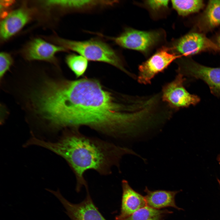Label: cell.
<instances>
[{
  "instance_id": "6da1fadb",
  "label": "cell",
  "mask_w": 220,
  "mask_h": 220,
  "mask_svg": "<svg viewBox=\"0 0 220 220\" xmlns=\"http://www.w3.org/2000/svg\"><path fill=\"white\" fill-rule=\"evenodd\" d=\"M42 103L45 118L57 128L86 126L114 137H127L137 118L132 96L86 77L50 81Z\"/></svg>"
},
{
  "instance_id": "7a4b0ae2",
  "label": "cell",
  "mask_w": 220,
  "mask_h": 220,
  "mask_svg": "<svg viewBox=\"0 0 220 220\" xmlns=\"http://www.w3.org/2000/svg\"><path fill=\"white\" fill-rule=\"evenodd\" d=\"M32 145L46 148L61 156L67 162L76 177V190L88 188L84 174L92 169L101 175L110 174L112 167L119 169L122 157L127 154L141 156L132 149L112 142L82 134L78 128L67 129L57 141H46L34 137Z\"/></svg>"
},
{
  "instance_id": "3957f363",
  "label": "cell",
  "mask_w": 220,
  "mask_h": 220,
  "mask_svg": "<svg viewBox=\"0 0 220 220\" xmlns=\"http://www.w3.org/2000/svg\"><path fill=\"white\" fill-rule=\"evenodd\" d=\"M57 42L66 50L74 51L88 60L110 64L135 78L136 76L126 69L123 62L117 52L102 41L92 39L79 41L59 38Z\"/></svg>"
},
{
  "instance_id": "277c9868",
  "label": "cell",
  "mask_w": 220,
  "mask_h": 220,
  "mask_svg": "<svg viewBox=\"0 0 220 220\" xmlns=\"http://www.w3.org/2000/svg\"><path fill=\"white\" fill-rule=\"evenodd\" d=\"M122 48L135 50L147 55L154 48L165 39V34L161 29L148 31H141L127 28L116 37H105Z\"/></svg>"
},
{
  "instance_id": "5b68a950",
  "label": "cell",
  "mask_w": 220,
  "mask_h": 220,
  "mask_svg": "<svg viewBox=\"0 0 220 220\" xmlns=\"http://www.w3.org/2000/svg\"><path fill=\"white\" fill-rule=\"evenodd\" d=\"M177 72L185 77L200 79L208 86L211 93L220 97V68L201 64L189 58H179L176 61Z\"/></svg>"
},
{
  "instance_id": "8992f818",
  "label": "cell",
  "mask_w": 220,
  "mask_h": 220,
  "mask_svg": "<svg viewBox=\"0 0 220 220\" xmlns=\"http://www.w3.org/2000/svg\"><path fill=\"white\" fill-rule=\"evenodd\" d=\"M185 79L178 73L175 79L162 86L161 94L162 101L174 111L195 105L200 101L197 95L189 93L184 85Z\"/></svg>"
},
{
  "instance_id": "52a82bcc",
  "label": "cell",
  "mask_w": 220,
  "mask_h": 220,
  "mask_svg": "<svg viewBox=\"0 0 220 220\" xmlns=\"http://www.w3.org/2000/svg\"><path fill=\"white\" fill-rule=\"evenodd\" d=\"M181 56L172 52L169 47H162L139 65L138 81L144 85L151 84L156 75L163 72L173 61Z\"/></svg>"
},
{
  "instance_id": "ba28073f",
  "label": "cell",
  "mask_w": 220,
  "mask_h": 220,
  "mask_svg": "<svg viewBox=\"0 0 220 220\" xmlns=\"http://www.w3.org/2000/svg\"><path fill=\"white\" fill-rule=\"evenodd\" d=\"M170 50L181 56H187L206 50L220 51V48L203 34L191 32L174 40Z\"/></svg>"
},
{
  "instance_id": "9c48e42d",
  "label": "cell",
  "mask_w": 220,
  "mask_h": 220,
  "mask_svg": "<svg viewBox=\"0 0 220 220\" xmlns=\"http://www.w3.org/2000/svg\"><path fill=\"white\" fill-rule=\"evenodd\" d=\"M49 191L59 200L66 210V213L72 220H106L94 204L89 190H86L85 199L78 204L72 203L65 198L58 190Z\"/></svg>"
},
{
  "instance_id": "30bf717a",
  "label": "cell",
  "mask_w": 220,
  "mask_h": 220,
  "mask_svg": "<svg viewBox=\"0 0 220 220\" xmlns=\"http://www.w3.org/2000/svg\"><path fill=\"white\" fill-rule=\"evenodd\" d=\"M122 195L121 210L115 220H123L139 209L147 206L145 196L134 190L127 181L122 182Z\"/></svg>"
},
{
  "instance_id": "8fae6325",
  "label": "cell",
  "mask_w": 220,
  "mask_h": 220,
  "mask_svg": "<svg viewBox=\"0 0 220 220\" xmlns=\"http://www.w3.org/2000/svg\"><path fill=\"white\" fill-rule=\"evenodd\" d=\"M62 46L52 44L39 38L33 40L28 45L25 51L27 58L29 60H40L52 61L57 53L65 51Z\"/></svg>"
},
{
  "instance_id": "7c38bea8",
  "label": "cell",
  "mask_w": 220,
  "mask_h": 220,
  "mask_svg": "<svg viewBox=\"0 0 220 220\" xmlns=\"http://www.w3.org/2000/svg\"><path fill=\"white\" fill-rule=\"evenodd\" d=\"M30 18L29 12L24 9L11 12L1 23V37L6 39L15 34L24 26Z\"/></svg>"
},
{
  "instance_id": "4fadbf2b",
  "label": "cell",
  "mask_w": 220,
  "mask_h": 220,
  "mask_svg": "<svg viewBox=\"0 0 220 220\" xmlns=\"http://www.w3.org/2000/svg\"><path fill=\"white\" fill-rule=\"evenodd\" d=\"M196 25L199 31L205 32L220 25V0L209 1Z\"/></svg>"
},
{
  "instance_id": "5bb4252c",
  "label": "cell",
  "mask_w": 220,
  "mask_h": 220,
  "mask_svg": "<svg viewBox=\"0 0 220 220\" xmlns=\"http://www.w3.org/2000/svg\"><path fill=\"white\" fill-rule=\"evenodd\" d=\"M144 192L147 206L159 209L166 207H172L178 210L182 209L177 207L175 201V197L179 191L162 190L152 191L146 187Z\"/></svg>"
},
{
  "instance_id": "9a60e30c",
  "label": "cell",
  "mask_w": 220,
  "mask_h": 220,
  "mask_svg": "<svg viewBox=\"0 0 220 220\" xmlns=\"http://www.w3.org/2000/svg\"><path fill=\"white\" fill-rule=\"evenodd\" d=\"M48 5H54L71 9L76 11H89L99 7L112 6L118 3L112 0H48Z\"/></svg>"
},
{
  "instance_id": "2e32d148",
  "label": "cell",
  "mask_w": 220,
  "mask_h": 220,
  "mask_svg": "<svg viewBox=\"0 0 220 220\" xmlns=\"http://www.w3.org/2000/svg\"><path fill=\"white\" fill-rule=\"evenodd\" d=\"M170 213L167 210H160L146 206L123 220H161L165 215Z\"/></svg>"
},
{
  "instance_id": "e0dca14e",
  "label": "cell",
  "mask_w": 220,
  "mask_h": 220,
  "mask_svg": "<svg viewBox=\"0 0 220 220\" xmlns=\"http://www.w3.org/2000/svg\"><path fill=\"white\" fill-rule=\"evenodd\" d=\"M171 4L173 9L179 15L186 16L191 14L199 11L204 7L203 0H172Z\"/></svg>"
},
{
  "instance_id": "ac0fdd59",
  "label": "cell",
  "mask_w": 220,
  "mask_h": 220,
  "mask_svg": "<svg viewBox=\"0 0 220 220\" xmlns=\"http://www.w3.org/2000/svg\"><path fill=\"white\" fill-rule=\"evenodd\" d=\"M65 61L69 68L74 72L76 78L83 75L88 65V60L79 54H71L66 57Z\"/></svg>"
},
{
  "instance_id": "d6986e66",
  "label": "cell",
  "mask_w": 220,
  "mask_h": 220,
  "mask_svg": "<svg viewBox=\"0 0 220 220\" xmlns=\"http://www.w3.org/2000/svg\"><path fill=\"white\" fill-rule=\"evenodd\" d=\"M169 2V0H146L142 4L152 16L158 17L168 10Z\"/></svg>"
},
{
  "instance_id": "ffe728a7",
  "label": "cell",
  "mask_w": 220,
  "mask_h": 220,
  "mask_svg": "<svg viewBox=\"0 0 220 220\" xmlns=\"http://www.w3.org/2000/svg\"><path fill=\"white\" fill-rule=\"evenodd\" d=\"M12 59L10 55L5 52L0 53V78L1 79L6 72L9 70L12 64Z\"/></svg>"
},
{
  "instance_id": "44dd1931",
  "label": "cell",
  "mask_w": 220,
  "mask_h": 220,
  "mask_svg": "<svg viewBox=\"0 0 220 220\" xmlns=\"http://www.w3.org/2000/svg\"><path fill=\"white\" fill-rule=\"evenodd\" d=\"M217 45L220 48V34L217 38Z\"/></svg>"
},
{
  "instance_id": "7402d4cb",
  "label": "cell",
  "mask_w": 220,
  "mask_h": 220,
  "mask_svg": "<svg viewBox=\"0 0 220 220\" xmlns=\"http://www.w3.org/2000/svg\"><path fill=\"white\" fill-rule=\"evenodd\" d=\"M218 161H220V154L218 156Z\"/></svg>"
}]
</instances>
